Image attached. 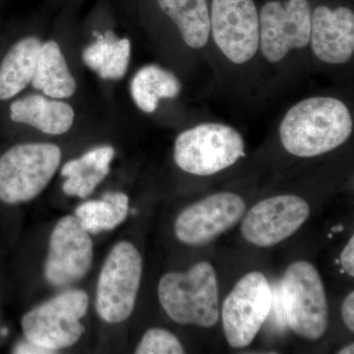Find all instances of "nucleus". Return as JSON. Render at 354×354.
<instances>
[{"mask_svg": "<svg viewBox=\"0 0 354 354\" xmlns=\"http://www.w3.org/2000/svg\"><path fill=\"white\" fill-rule=\"evenodd\" d=\"M279 286L288 327L308 341L321 339L327 330L329 309L316 268L306 261L293 263Z\"/></svg>", "mask_w": 354, "mask_h": 354, "instance_id": "7ed1b4c3", "label": "nucleus"}, {"mask_svg": "<svg viewBox=\"0 0 354 354\" xmlns=\"http://www.w3.org/2000/svg\"><path fill=\"white\" fill-rule=\"evenodd\" d=\"M341 265L344 271L351 276L354 277V236L351 237L348 244L344 247L341 254Z\"/></svg>", "mask_w": 354, "mask_h": 354, "instance_id": "b1692460", "label": "nucleus"}, {"mask_svg": "<svg viewBox=\"0 0 354 354\" xmlns=\"http://www.w3.org/2000/svg\"><path fill=\"white\" fill-rule=\"evenodd\" d=\"M311 16L308 0L267 2L259 14V48L266 59L278 64L291 50L308 46Z\"/></svg>", "mask_w": 354, "mask_h": 354, "instance_id": "9d476101", "label": "nucleus"}, {"mask_svg": "<svg viewBox=\"0 0 354 354\" xmlns=\"http://www.w3.org/2000/svg\"><path fill=\"white\" fill-rule=\"evenodd\" d=\"M142 267L141 254L130 242H118L111 249L102 266L95 297V309L104 322H123L131 315Z\"/></svg>", "mask_w": 354, "mask_h": 354, "instance_id": "0eeeda50", "label": "nucleus"}, {"mask_svg": "<svg viewBox=\"0 0 354 354\" xmlns=\"http://www.w3.org/2000/svg\"><path fill=\"white\" fill-rule=\"evenodd\" d=\"M41 46L38 38L27 37L8 50L0 65V100L15 97L32 83Z\"/></svg>", "mask_w": 354, "mask_h": 354, "instance_id": "f3484780", "label": "nucleus"}, {"mask_svg": "<svg viewBox=\"0 0 354 354\" xmlns=\"http://www.w3.org/2000/svg\"><path fill=\"white\" fill-rule=\"evenodd\" d=\"M158 3L178 28L184 43L195 50L206 46L211 35L207 0H158Z\"/></svg>", "mask_w": 354, "mask_h": 354, "instance_id": "6ab92c4d", "label": "nucleus"}, {"mask_svg": "<svg viewBox=\"0 0 354 354\" xmlns=\"http://www.w3.org/2000/svg\"><path fill=\"white\" fill-rule=\"evenodd\" d=\"M88 298L83 290H67L25 314L22 329L26 339L55 353L75 344L85 332L81 319Z\"/></svg>", "mask_w": 354, "mask_h": 354, "instance_id": "423d86ee", "label": "nucleus"}, {"mask_svg": "<svg viewBox=\"0 0 354 354\" xmlns=\"http://www.w3.org/2000/svg\"><path fill=\"white\" fill-rule=\"evenodd\" d=\"M245 209V202L234 193H216L204 198L177 216L174 225L177 239L187 245H207L234 227Z\"/></svg>", "mask_w": 354, "mask_h": 354, "instance_id": "9b49d317", "label": "nucleus"}, {"mask_svg": "<svg viewBox=\"0 0 354 354\" xmlns=\"http://www.w3.org/2000/svg\"><path fill=\"white\" fill-rule=\"evenodd\" d=\"M310 44L314 55L329 64H348L354 53V14L348 7H317L311 16Z\"/></svg>", "mask_w": 354, "mask_h": 354, "instance_id": "4468645a", "label": "nucleus"}, {"mask_svg": "<svg viewBox=\"0 0 354 354\" xmlns=\"http://www.w3.org/2000/svg\"><path fill=\"white\" fill-rule=\"evenodd\" d=\"M32 85L53 99H65L75 94V79L57 41L41 44Z\"/></svg>", "mask_w": 354, "mask_h": 354, "instance_id": "a211bd4d", "label": "nucleus"}, {"mask_svg": "<svg viewBox=\"0 0 354 354\" xmlns=\"http://www.w3.org/2000/svg\"><path fill=\"white\" fill-rule=\"evenodd\" d=\"M133 101L142 111L152 113L162 99H174L183 91L180 81L172 72L158 65L142 67L130 86Z\"/></svg>", "mask_w": 354, "mask_h": 354, "instance_id": "aec40b11", "label": "nucleus"}, {"mask_svg": "<svg viewBox=\"0 0 354 354\" xmlns=\"http://www.w3.org/2000/svg\"><path fill=\"white\" fill-rule=\"evenodd\" d=\"M93 255V242L87 230L76 216H64L51 232L44 276L50 285H71L87 274Z\"/></svg>", "mask_w": 354, "mask_h": 354, "instance_id": "f8f14e48", "label": "nucleus"}, {"mask_svg": "<svg viewBox=\"0 0 354 354\" xmlns=\"http://www.w3.org/2000/svg\"><path fill=\"white\" fill-rule=\"evenodd\" d=\"M342 320L346 324V327L351 333H354V292L351 293L344 299L342 306Z\"/></svg>", "mask_w": 354, "mask_h": 354, "instance_id": "393cba45", "label": "nucleus"}, {"mask_svg": "<svg viewBox=\"0 0 354 354\" xmlns=\"http://www.w3.org/2000/svg\"><path fill=\"white\" fill-rule=\"evenodd\" d=\"M6 334H7V330H2V335H6Z\"/></svg>", "mask_w": 354, "mask_h": 354, "instance_id": "cd10ccee", "label": "nucleus"}, {"mask_svg": "<svg viewBox=\"0 0 354 354\" xmlns=\"http://www.w3.org/2000/svg\"><path fill=\"white\" fill-rule=\"evenodd\" d=\"M73 109L67 102L50 100L41 95H31L13 102L10 118L50 135H62L73 125Z\"/></svg>", "mask_w": 354, "mask_h": 354, "instance_id": "2eb2a0df", "label": "nucleus"}, {"mask_svg": "<svg viewBox=\"0 0 354 354\" xmlns=\"http://www.w3.org/2000/svg\"><path fill=\"white\" fill-rule=\"evenodd\" d=\"M184 348L176 335L169 330L153 328L142 337L137 354H183Z\"/></svg>", "mask_w": 354, "mask_h": 354, "instance_id": "5701e85b", "label": "nucleus"}, {"mask_svg": "<svg viewBox=\"0 0 354 354\" xmlns=\"http://www.w3.org/2000/svg\"><path fill=\"white\" fill-rule=\"evenodd\" d=\"M13 353L18 354H48L53 353L48 349L41 348L38 344H32V342L26 339L24 342H21L14 348Z\"/></svg>", "mask_w": 354, "mask_h": 354, "instance_id": "a878e982", "label": "nucleus"}, {"mask_svg": "<svg viewBox=\"0 0 354 354\" xmlns=\"http://www.w3.org/2000/svg\"><path fill=\"white\" fill-rule=\"evenodd\" d=\"M310 215L308 203L295 195L262 200L249 209L242 221L244 239L254 245H277L295 234Z\"/></svg>", "mask_w": 354, "mask_h": 354, "instance_id": "ddd939ff", "label": "nucleus"}, {"mask_svg": "<svg viewBox=\"0 0 354 354\" xmlns=\"http://www.w3.org/2000/svg\"><path fill=\"white\" fill-rule=\"evenodd\" d=\"M158 299L165 313L180 325L215 326L220 317L215 269L200 262L187 272H171L160 279Z\"/></svg>", "mask_w": 354, "mask_h": 354, "instance_id": "f03ea898", "label": "nucleus"}, {"mask_svg": "<svg viewBox=\"0 0 354 354\" xmlns=\"http://www.w3.org/2000/svg\"><path fill=\"white\" fill-rule=\"evenodd\" d=\"M62 162V150L50 143L20 144L0 158V200L31 201L48 186Z\"/></svg>", "mask_w": 354, "mask_h": 354, "instance_id": "39448f33", "label": "nucleus"}, {"mask_svg": "<svg viewBox=\"0 0 354 354\" xmlns=\"http://www.w3.org/2000/svg\"><path fill=\"white\" fill-rule=\"evenodd\" d=\"M114 153L113 147H97L66 162L62 169V176L66 178L62 185L65 194L79 198L92 194L111 171Z\"/></svg>", "mask_w": 354, "mask_h": 354, "instance_id": "dca6fc26", "label": "nucleus"}, {"mask_svg": "<svg viewBox=\"0 0 354 354\" xmlns=\"http://www.w3.org/2000/svg\"><path fill=\"white\" fill-rule=\"evenodd\" d=\"M272 300V286L262 272H249L237 281L223 305V332L232 348L251 344L271 314Z\"/></svg>", "mask_w": 354, "mask_h": 354, "instance_id": "6e6552de", "label": "nucleus"}, {"mask_svg": "<svg viewBox=\"0 0 354 354\" xmlns=\"http://www.w3.org/2000/svg\"><path fill=\"white\" fill-rule=\"evenodd\" d=\"M339 354H353L354 353V344H349L348 346H344L341 351L337 353Z\"/></svg>", "mask_w": 354, "mask_h": 354, "instance_id": "bb28decb", "label": "nucleus"}, {"mask_svg": "<svg viewBox=\"0 0 354 354\" xmlns=\"http://www.w3.org/2000/svg\"><path fill=\"white\" fill-rule=\"evenodd\" d=\"M129 212V198L122 192H109L97 201L83 203L75 216L88 234L109 232L122 223Z\"/></svg>", "mask_w": 354, "mask_h": 354, "instance_id": "4be33fe9", "label": "nucleus"}, {"mask_svg": "<svg viewBox=\"0 0 354 354\" xmlns=\"http://www.w3.org/2000/svg\"><path fill=\"white\" fill-rule=\"evenodd\" d=\"M131 44L128 39H118L111 32L97 37L85 48L84 64L102 79L120 80L125 75L130 62Z\"/></svg>", "mask_w": 354, "mask_h": 354, "instance_id": "412c9836", "label": "nucleus"}, {"mask_svg": "<svg viewBox=\"0 0 354 354\" xmlns=\"http://www.w3.org/2000/svg\"><path fill=\"white\" fill-rule=\"evenodd\" d=\"M245 156L241 133L223 123H203L178 135L174 160L183 171L199 176L218 174Z\"/></svg>", "mask_w": 354, "mask_h": 354, "instance_id": "20e7f679", "label": "nucleus"}, {"mask_svg": "<svg viewBox=\"0 0 354 354\" xmlns=\"http://www.w3.org/2000/svg\"><path fill=\"white\" fill-rule=\"evenodd\" d=\"M209 22L216 46L234 64H246L259 50V13L253 0H213Z\"/></svg>", "mask_w": 354, "mask_h": 354, "instance_id": "1a4fd4ad", "label": "nucleus"}, {"mask_svg": "<svg viewBox=\"0 0 354 354\" xmlns=\"http://www.w3.org/2000/svg\"><path fill=\"white\" fill-rule=\"evenodd\" d=\"M353 130V115L344 102L333 97H313L297 102L286 113L279 137L291 155L312 158L339 148Z\"/></svg>", "mask_w": 354, "mask_h": 354, "instance_id": "f257e3e1", "label": "nucleus"}]
</instances>
